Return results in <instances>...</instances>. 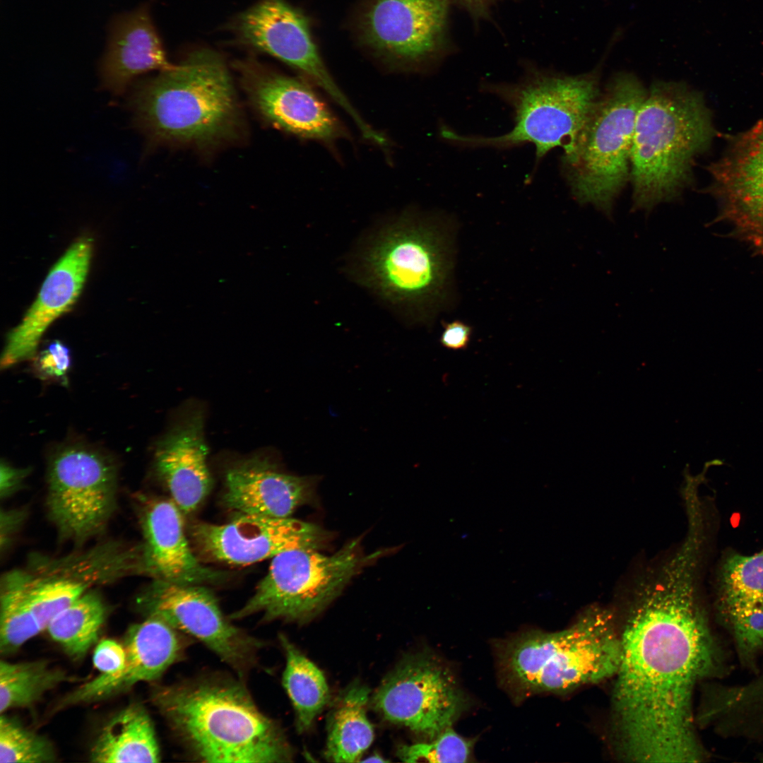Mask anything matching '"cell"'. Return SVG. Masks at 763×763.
Masks as SVG:
<instances>
[{
	"label": "cell",
	"mask_w": 763,
	"mask_h": 763,
	"mask_svg": "<svg viewBox=\"0 0 763 763\" xmlns=\"http://www.w3.org/2000/svg\"><path fill=\"white\" fill-rule=\"evenodd\" d=\"M704 548L684 538L636 585L620 634L613 694L620 752L641 762H695L706 757L695 730L693 695L731 666L713 633L700 595Z\"/></svg>",
	"instance_id": "1"
},
{
	"label": "cell",
	"mask_w": 763,
	"mask_h": 763,
	"mask_svg": "<svg viewBox=\"0 0 763 763\" xmlns=\"http://www.w3.org/2000/svg\"><path fill=\"white\" fill-rule=\"evenodd\" d=\"M242 680L213 675L155 686L151 701L199 761H291L292 752L282 729L260 711Z\"/></svg>",
	"instance_id": "2"
},
{
	"label": "cell",
	"mask_w": 763,
	"mask_h": 763,
	"mask_svg": "<svg viewBox=\"0 0 763 763\" xmlns=\"http://www.w3.org/2000/svg\"><path fill=\"white\" fill-rule=\"evenodd\" d=\"M451 260L437 221L406 211L372 228L350 253L347 272L408 322L425 321L446 288Z\"/></svg>",
	"instance_id": "3"
},
{
	"label": "cell",
	"mask_w": 763,
	"mask_h": 763,
	"mask_svg": "<svg viewBox=\"0 0 763 763\" xmlns=\"http://www.w3.org/2000/svg\"><path fill=\"white\" fill-rule=\"evenodd\" d=\"M134 125L151 143L208 146L230 138L239 113L223 58L209 49L138 84L129 97Z\"/></svg>",
	"instance_id": "4"
},
{
	"label": "cell",
	"mask_w": 763,
	"mask_h": 763,
	"mask_svg": "<svg viewBox=\"0 0 763 763\" xmlns=\"http://www.w3.org/2000/svg\"><path fill=\"white\" fill-rule=\"evenodd\" d=\"M714 129L702 97L683 84L657 82L635 120L631 152L632 211L649 213L679 198L689 184L695 156Z\"/></svg>",
	"instance_id": "5"
},
{
	"label": "cell",
	"mask_w": 763,
	"mask_h": 763,
	"mask_svg": "<svg viewBox=\"0 0 763 763\" xmlns=\"http://www.w3.org/2000/svg\"><path fill=\"white\" fill-rule=\"evenodd\" d=\"M620 634L612 612L591 606L568 628L533 630L504 641L498 649L504 678L524 692L561 693L615 675Z\"/></svg>",
	"instance_id": "6"
},
{
	"label": "cell",
	"mask_w": 763,
	"mask_h": 763,
	"mask_svg": "<svg viewBox=\"0 0 763 763\" xmlns=\"http://www.w3.org/2000/svg\"><path fill=\"white\" fill-rule=\"evenodd\" d=\"M597 75L572 76L530 69L519 83L492 85L487 89L513 108L514 126L510 131L484 137L461 135L446 128L442 136L451 143L470 148L504 149L531 143L537 160L561 147L563 159L569 158L599 97Z\"/></svg>",
	"instance_id": "7"
},
{
	"label": "cell",
	"mask_w": 763,
	"mask_h": 763,
	"mask_svg": "<svg viewBox=\"0 0 763 763\" xmlns=\"http://www.w3.org/2000/svg\"><path fill=\"white\" fill-rule=\"evenodd\" d=\"M647 92L631 73L617 74L599 96L574 154L563 159L572 192L613 220L615 199L630 179L636 117Z\"/></svg>",
	"instance_id": "8"
},
{
	"label": "cell",
	"mask_w": 763,
	"mask_h": 763,
	"mask_svg": "<svg viewBox=\"0 0 763 763\" xmlns=\"http://www.w3.org/2000/svg\"><path fill=\"white\" fill-rule=\"evenodd\" d=\"M131 574H142L139 546L107 543L6 574L1 583L0 608L43 631L59 612L92 588Z\"/></svg>",
	"instance_id": "9"
},
{
	"label": "cell",
	"mask_w": 763,
	"mask_h": 763,
	"mask_svg": "<svg viewBox=\"0 0 763 763\" xmlns=\"http://www.w3.org/2000/svg\"><path fill=\"white\" fill-rule=\"evenodd\" d=\"M357 540L332 555L295 549L273 558L253 596L230 619L261 613L264 621L304 622L336 599L369 560Z\"/></svg>",
	"instance_id": "10"
},
{
	"label": "cell",
	"mask_w": 763,
	"mask_h": 763,
	"mask_svg": "<svg viewBox=\"0 0 763 763\" xmlns=\"http://www.w3.org/2000/svg\"><path fill=\"white\" fill-rule=\"evenodd\" d=\"M117 471L100 453L62 448L51 458L47 508L60 536L82 543L105 527L116 504Z\"/></svg>",
	"instance_id": "11"
},
{
	"label": "cell",
	"mask_w": 763,
	"mask_h": 763,
	"mask_svg": "<svg viewBox=\"0 0 763 763\" xmlns=\"http://www.w3.org/2000/svg\"><path fill=\"white\" fill-rule=\"evenodd\" d=\"M372 702L386 720L430 739L451 728L468 704L447 666L425 653L401 661L381 683Z\"/></svg>",
	"instance_id": "12"
},
{
	"label": "cell",
	"mask_w": 763,
	"mask_h": 763,
	"mask_svg": "<svg viewBox=\"0 0 763 763\" xmlns=\"http://www.w3.org/2000/svg\"><path fill=\"white\" fill-rule=\"evenodd\" d=\"M138 605L147 617L160 618L198 639L241 680L255 666L264 644L234 625L203 584L154 579L138 598Z\"/></svg>",
	"instance_id": "13"
},
{
	"label": "cell",
	"mask_w": 763,
	"mask_h": 763,
	"mask_svg": "<svg viewBox=\"0 0 763 763\" xmlns=\"http://www.w3.org/2000/svg\"><path fill=\"white\" fill-rule=\"evenodd\" d=\"M449 0H367L357 18L360 42L381 59L415 66L448 47Z\"/></svg>",
	"instance_id": "14"
},
{
	"label": "cell",
	"mask_w": 763,
	"mask_h": 763,
	"mask_svg": "<svg viewBox=\"0 0 763 763\" xmlns=\"http://www.w3.org/2000/svg\"><path fill=\"white\" fill-rule=\"evenodd\" d=\"M244 45L269 54L298 71L322 88L355 122L369 127L328 71L312 37L310 21L286 0H260L239 13L232 25Z\"/></svg>",
	"instance_id": "15"
},
{
	"label": "cell",
	"mask_w": 763,
	"mask_h": 763,
	"mask_svg": "<svg viewBox=\"0 0 763 763\" xmlns=\"http://www.w3.org/2000/svg\"><path fill=\"white\" fill-rule=\"evenodd\" d=\"M238 514L226 524L199 522L191 526L190 535L200 555L214 562L247 565L291 550H319L333 536L317 524L292 517Z\"/></svg>",
	"instance_id": "16"
},
{
	"label": "cell",
	"mask_w": 763,
	"mask_h": 763,
	"mask_svg": "<svg viewBox=\"0 0 763 763\" xmlns=\"http://www.w3.org/2000/svg\"><path fill=\"white\" fill-rule=\"evenodd\" d=\"M709 171L721 216L763 254V121L735 136Z\"/></svg>",
	"instance_id": "17"
},
{
	"label": "cell",
	"mask_w": 763,
	"mask_h": 763,
	"mask_svg": "<svg viewBox=\"0 0 763 763\" xmlns=\"http://www.w3.org/2000/svg\"><path fill=\"white\" fill-rule=\"evenodd\" d=\"M714 606L740 664L754 673L763 656V548L750 555L734 550L723 555L716 572Z\"/></svg>",
	"instance_id": "18"
},
{
	"label": "cell",
	"mask_w": 763,
	"mask_h": 763,
	"mask_svg": "<svg viewBox=\"0 0 763 763\" xmlns=\"http://www.w3.org/2000/svg\"><path fill=\"white\" fill-rule=\"evenodd\" d=\"M189 637L162 620L147 617L128 629L124 641L126 652L122 670L100 674L69 693L57 709L107 699L129 690L140 682L159 679L174 663L182 660L190 644Z\"/></svg>",
	"instance_id": "19"
},
{
	"label": "cell",
	"mask_w": 763,
	"mask_h": 763,
	"mask_svg": "<svg viewBox=\"0 0 763 763\" xmlns=\"http://www.w3.org/2000/svg\"><path fill=\"white\" fill-rule=\"evenodd\" d=\"M238 67L255 107L273 124L295 136L323 141L343 134L336 118L304 81L254 61L238 62Z\"/></svg>",
	"instance_id": "20"
},
{
	"label": "cell",
	"mask_w": 763,
	"mask_h": 763,
	"mask_svg": "<svg viewBox=\"0 0 763 763\" xmlns=\"http://www.w3.org/2000/svg\"><path fill=\"white\" fill-rule=\"evenodd\" d=\"M144 574L178 584L220 582L226 574L202 564L187 538L183 513L171 499H146L139 504Z\"/></svg>",
	"instance_id": "21"
},
{
	"label": "cell",
	"mask_w": 763,
	"mask_h": 763,
	"mask_svg": "<svg viewBox=\"0 0 763 763\" xmlns=\"http://www.w3.org/2000/svg\"><path fill=\"white\" fill-rule=\"evenodd\" d=\"M92 244L81 239L52 267L25 317L8 334L1 359V369L32 357L48 326L78 297L91 258Z\"/></svg>",
	"instance_id": "22"
},
{
	"label": "cell",
	"mask_w": 763,
	"mask_h": 763,
	"mask_svg": "<svg viewBox=\"0 0 763 763\" xmlns=\"http://www.w3.org/2000/svg\"><path fill=\"white\" fill-rule=\"evenodd\" d=\"M317 476L280 471L266 459L254 457L231 467L225 474L224 506L238 514L290 517L316 497Z\"/></svg>",
	"instance_id": "23"
},
{
	"label": "cell",
	"mask_w": 763,
	"mask_h": 763,
	"mask_svg": "<svg viewBox=\"0 0 763 763\" xmlns=\"http://www.w3.org/2000/svg\"><path fill=\"white\" fill-rule=\"evenodd\" d=\"M208 451L199 412L175 426L156 446L155 471L184 514L196 510L212 487Z\"/></svg>",
	"instance_id": "24"
},
{
	"label": "cell",
	"mask_w": 763,
	"mask_h": 763,
	"mask_svg": "<svg viewBox=\"0 0 763 763\" xmlns=\"http://www.w3.org/2000/svg\"><path fill=\"white\" fill-rule=\"evenodd\" d=\"M172 66L167 59L148 5L114 18L100 66L103 89L120 95L138 75Z\"/></svg>",
	"instance_id": "25"
},
{
	"label": "cell",
	"mask_w": 763,
	"mask_h": 763,
	"mask_svg": "<svg viewBox=\"0 0 763 763\" xmlns=\"http://www.w3.org/2000/svg\"><path fill=\"white\" fill-rule=\"evenodd\" d=\"M160 755L151 719L145 708L133 704L102 728L91 750L98 763L158 762Z\"/></svg>",
	"instance_id": "26"
},
{
	"label": "cell",
	"mask_w": 763,
	"mask_h": 763,
	"mask_svg": "<svg viewBox=\"0 0 763 763\" xmlns=\"http://www.w3.org/2000/svg\"><path fill=\"white\" fill-rule=\"evenodd\" d=\"M369 693L365 686L354 684L340 699L329 724L325 750L329 760L358 762L372 743L374 729L366 713Z\"/></svg>",
	"instance_id": "27"
},
{
	"label": "cell",
	"mask_w": 763,
	"mask_h": 763,
	"mask_svg": "<svg viewBox=\"0 0 763 763\" xmlns=\"http://www.w3.org/2000/svg\"><path fill=\"white\" fill-rule=\"evenodd\" d=\"M280 641L286 657L283 685L292 704L299 732L309 729L329 699V690L322 671L285 635Z\"/></svg>",
	"instance_id": "28"
},
{
	"label": "cell",
	"mask_w": 763,
	"mask_h": 763,
	"mask_svg": "<svg viewBox=\"0 0 763 763\" xmlns=\"http://www.w3.org/2000/svg\"><path fill=\"white\" fill-rule=\"evenodd\" d=\"M106 616L101 597L90 591L59 612L45 629L70 657L79 660L97 641Z\"/></svg>",
	"instance_id": "29"
},
{
	"label": "cell",
	"mask_w": 763,
	"mask_h": 763,
	"mask_svg": "<svg viewBox=\"0 0 763 763\" xmlns=\"http://www.w3.org/2000/svg\"><path fill=\"white\" fill-rule=\"evenodd\" d=\"M64 671L46 661L0 662V712L32 705L47 691L69 681Z\"/></svg>",
	"instance_id": "30"
},
{
	"label": "cell",
	"mask_w": 763,
	"mask_h": 763,
	"mask_svg": "<svg viewBox=\"0 0 763 763\" xmlns=\"http://www.w3.org/2000/svg\"><path fill=\"white\" fill-rule=\"evenodd\" d=\"M55 759L54 747L48 740L16 720L1 715V763H49Z\"/></svg>",
	"instance_id": "31"
},
{
	"label": "cell",
	"mask_w": 763,
	"mask_h": 763,
	"mask_svg": "<svg viewBox=\"0 0 763 763\" xmlns=\"http://www.w3.org/2000/svg\"><path fill=\"white\" fill-rule=\"evenodd\" d=\"M724 696L733 718L751 734L763 738V662L750 680L728 685Z\"/></svg>",
	"instance_id": "32"
},
{
	"label": "cell",
	"mask_w": 763,
	"mask_h": 763,
	"mask_svg": "<svg viewBox=\"0 0 763 763\" xmlns=\"http://www.w3.org/2000/svg\"><path fill=\"white\" fill-rule=\"evenodd\" d=\"M473 745V740L461 736L451 727L428 743L401 746L397 755L406 762H467Z\"/></svg>",
	"instance_id": "33"
},
{
	"label": "cell",
	"mask_w": 763,
	"mask_h": 763,
	"mask_svg": "<svg viewBox=\"0 0 763 763\" xmlns=\"http://www.w3.org/2000/svg\"><path fill=\"white\" fill-rule=\"evenodd\" d=\"M69 348L58 341L51 343L42 352L37 361V369L45 378L63 379L71 367Z\"/></svg>",
	"instance_id": "34"
},
{
	"label": "cell",
	"mask_w": 763,
	"mask_h": 763,
	"mask_svg": "<svg viewBox=\"0 0 763 763\" xmlns=\"http://www.w3.org/2000/svg\"><path fill=\"white\" fill-rule=\"evenodd\" d=\"M126 658L123 644L106 639L100 641L93 653L94 667L102 675L115 674L122 670Z\"/></svg>",
	"instance_id": "35"
},
{
	"label": "cell",
	"mask_w": 763,
	"mask_h": 763,
	"mask_svg": "<svg viewBox=\"0 0 763 763\" xmlns=\"http://www.w3.org/2000/svg\"><path fill=\"white\" fill-rule=\"evenodd\" d=\"M471 335L472 328L470 326L456 320L444 324L439 341L446 349L461 350L468 348Z\"/></svg>",
	"instance_id": "36"
},
{
	"label": "cell",
	"mask_w": 763,
	"mask_h": 763,
	"mask_svg": "<svg viewBox=\"0 0 763 763\" xmlns=\"http://www.w3.org/2000/svg\"><path fill=\"white\" fill-rule=\"evenodd\" d=\"M28 470L17 468L1 462L0 468V494L4 498L15 491L28 475Z\"/></svg>",
	"instance_id": "37"
},
{
	"label": "cell",
	"mask_w": 763,
	"mask_h": 763,
	"mask_svg": "<svg viewBox=\"0 0 763 763\" xmlns=\"http://www.w3.org/2000/svg\"><path fill=\"white\" fill-rule=\"evenodd\" d=\"M467 11L476 21L490 17L492 8L500 0H453Z\"/></svg>",
	"instance_id": "38"
},
{
	"label": "cell",
	"mask_w": 763,
	"mask_h": 763,
	"mask_svg": "<svg viewBox=\"0 0 763 763\" xmlns=\"http://www.w3.org/2000/svg\"><path fill=\"white\" fill-rule=\"evenodd\" d=\"M362 762H385L386 761L385 759H384L381 756L375 755H372V756L362 760Z\"/></svg>",
	"instance_id": "39"
}]
</instances>
